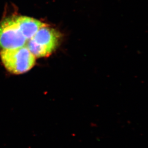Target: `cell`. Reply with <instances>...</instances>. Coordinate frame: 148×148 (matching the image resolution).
Segmentation results:
<instances>
[{
	"instance_id": "cell-3",
	"label": "cell",
	"mask_w": 148,
	"mask_h": 148,
	"mask_svg": "<svg viewBox=\"0 0 148 148\" xmlns=\"http://www.w3.org/2000/svg\"><path fill=\"white\" fill-rule=\"evenodd\" d=\"M32 38L51 54L59 45L60 34L56 30L46 25L40 28Z\"/></svg>"
},
{
	"instance_id": "cell-1",
	"label": "cell",
	"mask_w": 148,
	"mask_h": 148,
	"mask_svg": "<svg viewBox=\"0 0 148 148\" xmlns=\"http://www.w3.org/2000/svg\"><path fill=\"white\" fill-rule=\"evenodd\" d=\"M0 56L4 67L14 74H22L29 71L36 62V57L25 46L2 50Z\"/></svg>"
},
{
	"instance_id": "cell-2",
	"label": "cell",
	"mask_w": 148,
	"mask_h": 148,
	"mask_svg": "<svg viewBox=\"0 0 148 148\" xmlns=\"http://www.w3.org/2000/svg\"><path fill=\"white\" fill-rule=\"evenodd\" d=\"M27 41L14 18L5 19L0 24V49L3 50L22 47L26 45Z\"/></svg>"
},
{
	"instance_id": "cell-4",
	"label": "cell",
	"mask_w": 148,
	"mask_h": 148,
	"mask_svg": "<svg viewBox=\"0 0 148 148\" xmlns=\"http://www.w3.org/2000/svg\"><path fill=\"white\" fill-rule=\"evenodd\" d=\"M20 30L24 37L28 40L33 37L38 30L46 24L27 16H19L14 18Z\"/></svg>"
},
{
	"instance_id": "cell-5",
	"label": "cell",
	"mask_w": 148,
	"mask_h": 148,
	"mask_svg": "<svg viewBox=\"0 0 148 148\" xmlns=\"http://www.w3.org/2000/svg\"><path fill=\"white\" fill-rule=\"evenodd\" d=\"M27 41L26 44L27 47L35 57H45L51 54L45 48L36 43L32 38Z\"/></svg>"
}]
</instances>
